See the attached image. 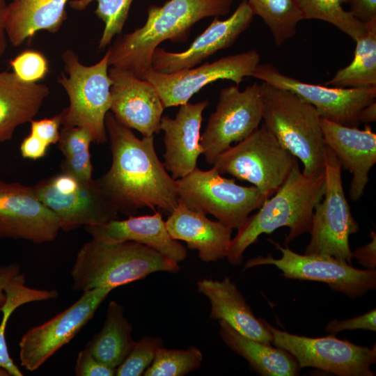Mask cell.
Returning <instances> with one entry per match:
<instances>
[{
	"label": "cell",
	"instance_id": "cell-44",
	"mask_svg": "<svg viewBox=\"0 0 376 376\" xmlns=\"http://www.w3.org/2000/svg\"><path fill=\"white\" fill-rule=\"evenodd\" d=\"M371 241L362 247L352 251V258L358 260L366 269H375L376 267V233L370 231Z\"/></svg>",
	"mask_w": 376,
	"mask_h": 376
},
{
	"label": "cell",
	"instance_id": "cell-23",
	"mask_svg": "<svg viewBox=\"0 0 376 376\" xmlns=\"http://www.w3.org/2000/svg\"><path fill=\"white\" fill-rule=\"evenodd\" d=\"M165 224L171 237L185 241L190 249H196L201 260L209 263L226 257L233 229L221 222L209 219L179 200Z\"/></svg>",
	"mask_w": 376,
	"mask_h": 376
},
{
	"label": "cell",
	"instance_id": "cell-18",
	"mask_svg": "<svg viewBox=\"0 0 376 376\" xmlns=\"http://www.w3.org/2000/svg\"><path fill=\"white\" fill-rule=\"evenodd\" d=\"M253 16L247 0H243L227 19L215 17L186 50L171 52L157 47L152 56V70L169 74L195 67L219 50L230 47L249 27Z\"/></svg>",
	"mask_w": 376,
	"mask_h": 376
},
{
	"label": "cell",
	"instance_id": "cell-3",
	"mask_svg": "<svg viewBox=\"0 0 376 376\" xmlns=\"http://www.w3.org/2000/svg\"><path fill=\"white\" fill-rule=\"evenodd\" d=\"M326 187L325 172L306 175L295 159L281 187L267 198L252 216L237 228L231 240L226 258L234 265L242 264L245 250L262 234H270L288 227L287 246L304 233H310L315 205L322 199Z\"/></svg>",
	"mask_w": 376,
	"mask_h": 376
},
{
	"label": "cell",
	"instance_id": "cell-10",
	"mask_svg": "<svg viewBox=\"0 0 376 376\" xmlns=\"http://www.w3.org/2000/svg\"><path fill=\"white\" fill-rule=\"evenodd\" d=\"M33 188L65 232L106 224L116 219L119 212L97 180H81L63 172L40 181Z\"/></svg>",
	"mask_w": 376,
	"mask_h": 376
},
{
	"label": "cell",
	"instance_id": "cell-14",
	"mask_svg": "<svg viewBox=\"0 0 376 376\" xmlns=\"http://www.w3.org/2000/svg\"><path fill=\"white\" fill-rule=\"evenodd\" d=\"M251 77L292 92L313 105L320 118L348 127L360 125V111L376 97V87L340 88L308 84L281 73L271 63L258 64Z\"/></svg>",
	"mask_w": 376,
	"mask_h": 376
},
{
	"label": "cell",
	"instance_id": "cell-22",
	"mask_svg": "<svg viewBox=\"0 0 376 376\" xmlns=\"http://www.w3.org/2000/svg\"><path fill=\"white\" fill-rule=\"evenodd\" d=\"M84 228L93 239L100 242L134 241L152 248L178 263L187 257L185 247L169 235L160 212L152 215H131L127 219H113Z\"/></svg>",
	"mask_w": 376,
	"mask_h": 376
},
{
	"label": "cell",
	"instance_id": "cell-24",
	"mask_svg": "<svg viewBox=\"0 0 376 376\" xmlns=\"http://www.w3.org/2000/svg\"><path fill=\"white\" fill-rule=\"evenodd\" d=\"M198 290L211 304L210 318L227 323L241 334L260 342L271 344L273 336L264 320L256 318L236 285L228 277L223 281L203 279Z\"/></svg>",
	"mask_w": 376,
	"mask_h": 376
},
{
	"label": "cell",
	"instance_id": "cell-20",
	"mask_svg": "<svg viewBox=\"0 0 376 376\" xmlns=\"http://www.w3.org/2000/svg\"><path fill=\"white\" fill-rule=\"evenodd\" d=\"M320 125L326 146L336 154L342 168L352 175L350 199L359 201L369 182V172L376 162V134L368 125L359 130L322 118Z\"/></svg>",
	"mask_w": 376,
	"mask_h": 376
},
{
	"label": "cell",
	"instance_id": "cell-34",
	"mask_svg": "<svg viewBox=\"0 0 376 376\" xmlns=\"http://www.w3.org/2000/svg\"><path fill=\"white\" fill-rule=\"evenodd\" d=\"M203 354L195 346L187 350L159 348L144 376H182L201 366Z\"/></svg>",
	"mask_w": 376,
	"mask_h": 376
},
{
	"label": "cell",
	"instance_id": "cell-26",
	"mask_svg": "<svg viewBox=\"0 0 376 376\" xmlns=\"http://www.w3.org/2000/svg\"><path fill=\"white\" fill-rule=\"evenodd\" d=\"M70 0H13L8 3L6 33L8 42L19 47L37 32H58L67 19Z\"/></svg>",
	"mask_w": 376,
	"mask_h": 376
},
{
	"label": "cell",
	"instance_id": "cell-32",
	"mask_svg": "<svg viewBox=\"0 0 376 376\" xmlns=\"http://www.w3.org/2000/svg\"><path fill=\"white\" fill-rule=\"evenodd\" d=\"M304 18L319 19L337 27L354 41L367 30L363 23L343 7L345 0H295Z\"/></svg>",
	"mask_w": 376,
	"mask_h": 376
},
{
	"label": "cell",
	"instance_id": "cell-17",
	"mask_svg": "<svg viewBox=\"0 0 376 376\" xmlns=\"http://www.w3.org/2000/svg\"><path fill=\"white\" fill-rule=\"evenodd\" d=\"M60 230L58 217L33 187L0 180V238L42 244L54 241Z\"/></svg>",
	"mask_w": 376,
	"mask_h": 376
},
{
	"label": "cell",
	"instance_id": "cell-36",
	"mask_svg": "<svg viewBox=\"0 0 376 376\" xmlns=\"http://www.w3.org/2000/svg\"><path fill=\"white\" fill-rule=\"evenodd\" d=\"M10 65L20 79L29 83H37L49 72L47 58L35 50L22 52L10 61Z\"/></svg>",
	"mask_w": 376,
	"mask_h": 376
},
{
	"label": "cell",
	"instance_id": "cell-13",
	"mask_svg": "<svg viewBox=\"0 0 376 376\" xmlns=\"http://www.w3.org/2000/svg\"><path fill=\"white\" fill-rule=\"evenodd\" d=\"M270 242L281 252V257L276 259L267 254L250 258L244 270L265 265H274L285 279L322 282L352 299L376 288L375 269H357L331 256L299 254L273 240Z\"/></svg>",
	"mask_w": 376,
	"mask_h": 376
},
{
	"label": "cell",
	"instance_id": "cell-40",
	"mask_svg": "<svg viewBox=\"0 0 376 376\" xmlns=\"http://www.w3.org/2000/svg\"><path fill=\"white\" fill-rule=\"evenodd\" d=\"M375 315L376 311L375 309H373L354 318L343 320H334L327 324L325 331L333 334L344 330L354 329H365L375 331Z\"/></svg>",
	"mask_w": 376,
	"mask_h": 376
},
{
	"label": "cell",
	"instance_id": "cell-37",
	"mask_svg": "<svg viewBox=\"0 0 376 376\" xmlns=\"http://www.w3.org/2000/svg\"><path fill=\"white\" fill-rule=\"evenodd\" d=\"M93 139L84 128L76 126H63L60 131L57 143L64 157L89 150Z\"/></svg>",
	"mask_w": 376,
	"mask_h": 376
},
{
	"label": "cell",
	"instance_id": "cell-21",
	"mask_svg": "<svg viewBox=\"0 0 376 376\" xmlns=\"http://www.w3.org/2000/svg\"><path fill=\"white\" fill-rule=\"evenodd\" d=\"M209 105L207 100L196 104L186 103L174 118L162 116L159 130L164 133V166L177 180L185 177L196 167L202 154L200 143L203 112Z\"/></svg>",
	"mask_w": 376,
	"mask_h": 376
},
{
	"label": "cell",
	"instance_id": "cell-9",
	"mask_svg": "<svg viewBox=\"0 0 376 376\" xmlns=\"http://www.w3.org/2000/svg\"><path fill=\"white\" fill-rule=\"evenodd\" d=\"M341 169L336 154L326 146L325 192L315 207L311 239L304 253L331 256L352 265L349 238L359 231V227L345 196Z\"/></svg>",
	"mask_w": 376,
	"mask_h": 376
},
{
	"label": "cell",
	"instance_id": "cell-27",
	"mask_svg": "<svg viewBox=\"0 0 376 376\" xmlns=\"http://www.w3.org/2000/svg\"><path fill=\"white\" fill-rule=\"evenodd\" d=\"M219 334L225 344L244 357L251 368L263 376H295L299 371L295 359L287 351L249 338L219 321Z\"/></svg>",
	"mask_w": 376,
	"mask_h": 376
},
{
	"label": "cell",
	"instance_id": "cell-30",
	"mask_svg": "<svg viewBox=\"0 0 376 376\" xmlns=\"http://www.w3.org/2000/svg\"><path fill=\"white\" fill-rule=\"evenodd\" d=\"M26 279L19 273L4 288L6 301L0 306L2 319L0 323V368L9 375L22 376L18 366L10 358L5 338L7 322L13 312L22 305L33 301H46L56 298L58 293L55 290H38L27 287Z\"/></svg>",
	"mask_w": 376,
	"mask_h": 376
},
{
	"label": "cell",
	"instance_id": "cell-33",
	"mask_svg": "<svg viewBox=\"0 0 376 376\" xmlns=\"http://www.w3.org/2000/svg\"><path fill=\"white\" fill-rule=\"evenodd\" d=\"M93 1H97L94 13L104 24L98 45V49H102L121 34L133 0H72L69 4L72 9L82 10Z\"/></svg>",
	"mask_w": 376,
	"mask_h": 376
},
{
	"label": "cell",
	"instance_id": "cell-43",
	"mask_svg": "<svg viewBox=\"0 0 376 376\" xmlns=\"http://www.w3.org/2000/svg\"><path fill=\"white\" fill-rule=\"evenodd\" d=\"M49 146L40 138L30 133L22 141L20 152L23 157L35 160L44 157Z\"/></svg>",
	"mask_w": 376,
	"mask_h": 376
},
{
	"label": "cell",
	"instance_id": "cell-16",
	"mask_svg": "<svg viewBox=\"0 0 376 376\" xmlns=\"http://www.w3.org/2000/svg\"><path fill=\"white\" fill-rule=\"evenodd\" d=\"M259 62L258 51L250 49L169 74L151 69L143 80L155 87L164 107L168 108L187 103L202 88L219 79H228L239 86L245 77L252 75Z\"/></svg>",
	"mask_w": 376,
	"mask_h": 376
},
{
	"label": "cell",
	"instance_id": "cell-25",
	"mask_svg": "<svg viewBox=\"0 0 376 376\" xmlns=\"http://www.w3.org/2000/svg\"><path fill=\"white\" fill-rule=\"evenodd\" d=\"M49 93L46 84L0 72V142L10 140L17 127L33 120Z\"/></svg>",
	"mask_w": 376,
	"mask_h": 376
},
{
	"label": "cell",
	"instance_id": "cell-12",
	"mask_svg": "<svg viewBox=\"0 0 376 376\" xmlns=\"http://www.w3.org/2000/svg\"><path fill=\"white\" fill-rule=\"evenodd\" d=\"M263 100L257 82L240 91L239 86L221 90L200 143L205 160L213 164L217 157L255 131L263 120Z\"/></svg>",
	"mask_w": 376,
	"mask_h": 376
},
{
	"label": "cell",
	"instance_id": "cell-42",
	"mask_svg": "<svg viewBox=\"0 0 376 376\" xmlns=\"http://www.w3.org/2000/svg\"><path fill=\"white\" fill-rule=\"evenodd\" d=\"M354 17L363 23L376 19V0H345Z\"/></svg>",
	"mask_w": 376,
	"mask_h": 376
},
{
	"label": "cell",
	"instance_id": "cell-19",
	"mask_svg": "<svg viewBox=\"0 0 376 376\" xmlns=\"http://www.w3.org/2000/svg\"><path fill=\"white\" fill-rule=\"evenodd\" d=\"M111 112L116 120L148 137L158 133L165 107L155 87L127 70L111 67Z\"/></svg>",
	"mask_w": 376,
	"mask_h": 376
},
{
	"label": "cell",
	"instance_id": "cell-5",
	"mask_svg": "<svg viewBox=\"0 0 376 376\" xmlns=\"http://www.w3.org/2000/svg\"><path fill=\"white\" fill-rule=\"evenodd\" d=\"M260 85L263 124L302 162L304 174L323 172L326 144L315 108L289 91L263 81Z\"/></svg>",
	"mask_w": 376,
	"mask_h": 376
},
{
	"label": "cell",
	"instance_id": "cell-8",
	"mask_svg": "<svg viewBox=\"0 0 376 376\" xmlns=\"http://www.w3.org/2000/svg\"><path fill=\"white\" fill-rule=\"evenodd\" d=\"M175 181L179 200L187 207L210 214L232 229L240 228L267 200L255 186L239 185L213 167L208 171L196 168Z\"/></svg>",
	"mask_w": 376,
	"mask_h": 376
},
{
	"label": "cell",
	"instance_id": "cell-35",
	"mask_svg": "<svg viewBox=\"0 0 376 376\" xmlns=\"http://www.w3.org/2000/svg\"><path fill=\"white\" fill-rule=\"evenodd\" d=\"M163 347L160 338L144 336L136 342L125 361L116 368L117 376H140L152 363L159 348Z\"/></svg>",
	"mask_w": 376,
	"mask_h": 376
},
{
	"label": "cell",
	"instance_id": "cell-4",
	"mask_svg": "<svg viewBox=\"0 0 376 376\" xmlns=\"http://www.w3.org/2000/svg\"><path fill=\"white\" fill-rule=\"evenodd\" d=\"M178 263L134 241L107 243L93 239L77 253L71 270L72 288L87 291L118 286L145 279L157 272L177 273Z\"/></svg>",
	"mask_w": 376,
	"mask_h": 376
},
{
	"label": "cell",
	"instance_id": "cell-29",
	"mask_svg": "<svg viewBox=\"0 0 376 376\" xmlns=\"http://www.w3.org/2000/svg\"><path fill=\"white\" fill-rule=\"evenodd\" d=\"M355 42L352 61L339 69L325 85L340 88L376 87V19L367 23L366 31Z\"/></svg>",
	"mask_w": 376,
	"mask_h": 376
},
{
	"label": "cell",
	"instance_id": "cell-7",
	"mask_svg": "<svg viewBox=\"0 0 376 376\" xmlns=\"http://www.w3.org/2000/svg\"><path fill=\"white\" fill-rule=\"evenodd\" d=\"M297 158L264 124L219 155L213 168L253 185L267 199L283 185Z\"/></svg>",
	"mask_w": 376,
	"mask_h": 376
},
{
	"label": "cell",
	"instance_id": "cell-11",
	"mask_svg": "<svg viewBox=\"0 0 376 376\" xmlns=\"http://www.w3.org/2000/svg\"><path fill=\"white\" fill-rule=\"evenodd\" d=\"M272 344L290 353L300 368L312 367L338 376H373L370 366L376 361V346L371 348L337 338L335 334L320 338L298 336L273 327Z\"/></svg>",
	"mask_w": 376,
	"mask_h": 376
},
{
	"label": "cell",
	"instance_id": "cell-15",
	"mask_svg": "<svg viewBox=\"0 0 376 376\" xmlns=\"http://www.w3.org/2000/svg\"><path fill=\"white\" fill-rule=\"evenodd\" d=\"M112 290L99 288L82 292L67 309L28 330L19 343L21 366L29 371L40 368L88 323Z\"/></svg>",
	"mask_w": 376,
	"mask_h": 376
},
{
	"label": "cell",
	"instance_id": "cell-31",
	"mask_svg": "<svg viewBox=\"0 0 376 376\" xmlns=\"http://www.w3.org/2000/svg\"><path fill=\"white\" fill-rule=\"evenodd\" d=\"M253 15L269 27L276 45L280 46L297 33L298 23L304 19L295 0H247Z\"/></svg>",
	"mask_w": 376,
	"mask_h": 376
},
{
	"label": "cell",
	"instance_id": "cell-47",
	"mask_svg": "<svg viewBox=\"0 0 376 376\" xmlns=\"http://www.w3.org/2000/svg\"><path fill=\"white\" fill-rule=\"evenodd\" d=\"M359 121L368 123L376 120V102L375 101L363 107L359 113Z\"/></svg>",
	"mask_w": 376,
	"mask_h": 376
},
{
	"label": "cell",
	"instance_id": "cell-38",
	"mask_svg": "<svg viewBox=\"0 0 376 376\" xmlns=\"http://www.w3.org/2000/svg\"><path fill=\"white\" fill-rule=\"evenodd\" d=\"M116 370L95 359L86 349L78 353L75 374L77 376H113Z\"/></svg>",
	"mask_w": 376,
	"mask_h": 376
},
{
	"label": "cell",
	"instance_id": "cell-45",
	"mask_svg": "<svg viewBox=\"0 0 376 376\" xmlns=\"http://www.w3.org/2000/svg\"><path fill=\"white\" fill-rule=\"evenodd\" d=\"M20 272V267L15 263L0 266V306L6 301L4 288L6 285Z\"/></svg>",
	"mask_w": 376,
	"mask_h": 376
},
{
	"label": "cell",
	"instance_id": "cell-2",
	"mask_svg": "<svg viewBox=\"0 0 376 376\" xmlns=\"http://www.w3.org/2000/svg\"><path fill=\"white\" fill-rule=\"evenodd\" d=\"M233 0H169L148 8L146 23L134 31L117 36L109 45V67L127 70L143 79L151 70L154 50L166 40L185 42L191 28L208 17L227 15Z\"/></svg>",
	"mask_w": 376,
	"mask_h": 376
},
{
	"label": "cell",
	"instance_id": "cell-46",
	"mask_svg": "<svg viewBox=\"0 0 376 376\" xmlns=\"http://www.w3.org/2000/svg\"><path fill=\"white\" fill-rule=\"evenodd\" d=\"M7 6L6 0H0V58L5 54L8 42L6 33Z\"/></svg>",
	"mask_w": 376,
	"mask_h": 376
},
{
	"label": "cell",
	"instance_id": "cell-41",
	"mask_svg": "<svg viewBox=\"0 0 376 376\" xmlns=\"http://www.w3.org/2000/svg\"><path fill=\"white\" fill-rule=\"evenodd\" d=\"M62 113L40 120H32L31 134L40 138L49 146L57 143L60 138V126L62 125Z\"/></svg>",
	"mask_w": 376,
	"mask_h": 376
},
{
	"label": "cell",
	"instance_id": "cell-28",
	"mask_svg": "<svg viewBox=\"0 0 376 376\" xmlns=\"http://www.w3.org/2000/svg\"><path fill=\"white\" fill-rule=\"evenodd\" d=\"M132 324L124 316V307L112 300L102 328L86 343L85 349L98 361L116 370L136 343L132 338Z\"/></svg>",
	"mask_w": 376,
	"mask_h": 376
},
{
	"label": "cell",
	"instance_id": "cell-39",
	"mask_svg": "<svg viewBox=\"0 0 376 376\" xmlns=\"http://www.w3.org/2000/svg\"><path fill=\"white\" fill-rule=\"evenodd\" d=\"M61 170L81 180L93 179V166L88 150L65 157L61 162Z\"/></svg>",
	"mask_w": 376,
	"mask_h": 376
},
{
	"label": "cell",
	"instance_id": "cell-1",
	"mask_svg": "<svg viewBox=\"0 0 376 376\" xmlns=\"http://www.w3.org/2000/svg\"><path fill=\"white\" fill-rule=\"evenodd\" d=\"M112 164L97 179L119 212L130 216L139 208H156L171 214L178 206L176 181L155 152L153 136L139 139L118 122L111 111L105 117Z\"/></svg>",
	"mask_w": 376,
	"mask_h": 376
},
{
	"label": "cell",
	"instance_id": "cell-6",
	"mask_svg": "<svg viewBox=\"0 0 376 376\" xmlns=\"http://www.w3.org/2000/svg\"><path fill=\"white\" fill-rule=\"evenodd\" d=\"M66 75L58 78V83L65 91L69 106L62 110V125L84 128L93 141L104 143L107 132L105 117L111 109V87L109 76V54L91 65L81 63L78 55L72 49L62 54Z\"/></svg>",
	"mask_w": 376,
	"mask_h": 376
}]
</instances>
